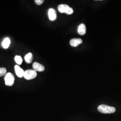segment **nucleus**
<instances>
[{
  "instance_id": "9b49d317",
  "label": "nucleus",
  "mask_w": 121,
  "mask_h": 121,
  "mask_svg": "<svg viewBox=\"0 0 121 121\" xmlns=\"http://www.w3.org/2000/svg\"><path fill=\"white\" fill-rule=\"evenodd\" d=\"M25 61L27 63H30L33 59V55L31 53L29 52L27 53L24 57Z\"/></svg>"
},
{
  "instance_id": "423d86ee",
  "label": "nucleus",
  "mask_w": 121,
  "mask_h": 121,
  "mask_svg": "<svg viewBox=\"0 0 121 121\" xmlns=\"http://www.w3.org/2000/svg\"><path fill=\"white\" fill-rule=\"evenodd\" d=\"M33 68L35 71H39L42 72L44 70V66L38 62H35L33 64Z\"/></svg>"
},
{
  "instance_id": "f257e3e1",
  "label": "nucleus",
  "mask_w": 121,
  "mask_h": 121,
  "mask_svg": "<svg viewBox=\"0 0 121 121\" xmlns=\"http://www.w3.org/2000/svg\"><path fill=\"white\" fill-rule=\"evenodd\" d=\"M98 110L102 113H112L115 112L116 109L113 107L105 104H101L98 107Z\"/></svg>"
},
{
  "instance_id": "4468645a",
  "label": "nucleus",
  "mask_w": 121,
  "mask_h": 121,
  "mask_svg": "<svg viewBox=\"0 0 121 121\" xmlns=\"http://www.w3.org/2000/svg\"><path fill=\"white\" fill-rule=\"evenodd\" d=\"M44 2L43 0H35V2L37 5H41Z\"/></svg>"
},
{
  "instance_id": "ddd939ff",
  "label": "nucleus",
  "mask_w": 121,
  "mask_h": 121,
  "mask_svg": "<svg viewBox=\"0 0 121 121\" xmlns=\"http://www.w3.org/2000/svg\"><path fill=\"white\" fill-rule=\"evenodd\" d=\"M7 70L4 67L0 68V77L3 76L6 74Z\"/></svg>"
},
{
  "instance_id": "39448f33",
  "label": "nucleus",
  "mask_w": 121,
  "mask_h": 121,
  "mask_svg": "<svg viewBox=\"0 0 121 121\" xmlns=\"http://www.w3.org/2000/svg\"><path fill=\"white\" fill-rule=\"evenodd\" d=\"M14 69L16 75L19 78H22L24 76L25 71L18 65H15L14 66Z\"/></svg>"
},
{
  "instance_id": "6e6552de",
  "label": "nucleus",
  "mask_w": 121,
  "mask_h": 121,
  "mask_svg": "<svg viewBox=\"0 0 121 121\" xmlns=\"http://www.w3.org/2000/svg\"><path fill=\"white\" fill-rule=\"evenodd\" d=\"M82 40L81 39H72L70 40V44L71 46L73 47H75L78 46L79 44H80L82 43Z\"/></svg>"
},
{
  "instance_id": "f8f14e48",
  "label": "nucleus",
  "mask_w": 121,
  "mask_h": 121,
  "mask_svg": "<svg viewBox=\"0 0 121 121\" xmlns=\"http://www.w3.org/2000/svg\"><path fill=\"white\" fill-rule=\"evenodd\" d=\"M14 60L15 61L16 63H17L18 65H21L22 62V59L21 56H16L14 57Z\"/></svg>"
},
{
  "instance_id": "f03ea898",
  "label": "nucleus",
  "mask_w": 121,
  "mask_h": 121,
  "mask_svg": "<svg viewBox=\"0 0 121 121\" xmlns=\"http://www.w3.org/2000/svg\"><path fill=\"white\" fill-rule=\"evenodd\" d=\"M58 11L61 13H65L67 14H71L73 13V9L67 4H60L58 6Z\"/></svg>"
},
{
  "instance_id": "0eeeda50",
  "label": "nucleus",
  "mask_w": 121,
  "mask_h": 121,
  "mask_svg": "<svg viewBox=\"0 0 121 121\" xmlns=\"http://www.w3.org/2000/svg\"><path fill=\"white\" fill-rule=\"evenodd\" d=\"M48 15L49 19L51 21H54L56 19V11L54 9L50 8L48 11Z\"/></svg>"
},
{
  "instance_id": "7ed1b4c3",
  "label": "nucleus",
  "mask_w": 121,
  "mask_h": 121,
  "mask_svg": "<svg viewBox=\"0 0 121 121\" xmlns=\"http://www.w3.org/2000/svg\"><path fill=\"white\" fill-rule=\"evenodd\" d=\"M37 76V73L34 70L27 69L24 72L23 77L26 80H31L35 78Z\"/></svg>"
},
{
  "instance_id": "9d476101",
  "label": "nucleus",
  "mask_w": 121,
  "mask_h": 121,
  "mask_svg": "<svg viewBox=\"0 0 121 121\" xmlns=\"http://www.w3.org/2000/svg\"><path fill=\"white\" fill-rule=\"evenodd\" d=\"M10 43H11V42L9 38L8 37H6L3 40L2 43V47L4 48V49H7L9 48Z\"/></svg>"
},
{
  "instance_id": "20e7f679",
  "label": "nucleus",
  "mask_w": 121,
  "mask_h": 121,
  "mask_svg": "<svg viewBox=\"0 0 121 121\" xmlns=\"http://www.w3.org/2000/svg\"><path fill=\"white\" fill-rule=\"evenodd\" d=\"M5 83L6 86H12L14 81V78L13 74L11 73H8L5 74L4 77Z\"/></svg>"
},
{
  "instance_id": "1a4fd4ad",
  "label": "nucleus",
  "mask_w": 121,
  "mask_h": 121,
  "mask_svg": "<svg viewBox=\"0 0 121 121\" xmlns=\"http://www.w3.org/2000/svg\"><path fill=\"white\" fill-rule=\"evenodd\" d=\"M78 33L81 35H83L85 34L86 32V26L84 24L82 23L78 26Z\"/></svg>"
}]
</instances>
